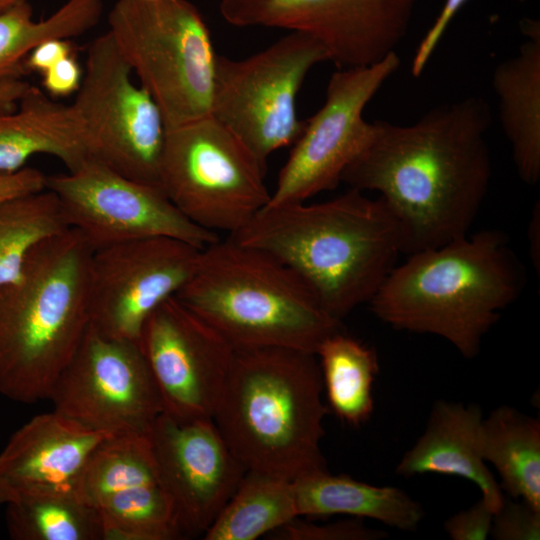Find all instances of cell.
Returning <instances> with one entry per match:
<instances>
[{
  "label": "cell",
  "mask_w": 540,
  "mask_h": 540,
  "mask_svg": "<svg viewBox=\"0 0 540 540\" xmlns=\"http://www.w3.org/2000/svg\"><path fill=\"white\" fill-rule=\"evenodd\" d=\"M490 124L478 97L438 106L408 125L371 122L341 182L379 194L398 223L403 254L439 247L469 234L487 195Z\"/></svg>",
  "instance_id": "cell-1"
},
{
  "label": "cell",
  "mask_w": 540,
  "mask_h": 540,
  "mask_svg": "<svg viewBox=\"0 0 540 540\" xmlns=\"http://www.w3.org/2000/svg\"><path fill=\"white\" fill-rule=\"evenodd\" d=\"M229 236L291 267L340 322L370 302L403 254L384 201L353 188L319 203L266 205Z\"/></svg>",
  "instance_id": "cell-2"
},
{
  "label": "cell",
  "mask_w": 540,
  "mask_h": 540,
  "mask_svg": "<svg viewBox=\"0 0 540 540\" xmlns=\"http://www.w3.org/2000/svg\"><path fill=\"white\" fill-rule=\"evenodd\" d=\"M524 281L504 233L484 230L407 255L369 303L393 328L441 337L472 359Z\"/></svg>",
  "instance_id": "cell-3"
},
{
  "label": "cell",
  "mask_w": 540,
  "mask_h": 540,
  "mask_svg": "<svg viewBox=\"0 0 540 540\" xmlns=\"http://www.w3.org/2000/svg\"><path fill=\"white\" fill-rule=\"evenodd\" d=\"M316 354L289 348L235 350L213 421L246 467L288 481L327 470Z\"/></svg>",
  "instance_id": "cell-4"
},
{
  "label": "cell",
  "mask_w": 540,
  "mask_h": 540,
  "mask_svg": "<svg viewBox=\"0 0 540 540\" xmlns=\"http://www.w3.org/2000/svg\"><path fill=\"white\" fill-rule=\"evenodd\" d=\"M93 251L69 228L36 246L20 275L0 286V393L48 400L89 326Z\"/></svg>",
  "instance_id": "cell-5"
},
{
  "label": "cell",
  "mask_w": 540,
  "mask_h": 540,
  "mask_svg": "<svg viewBox=\"0 0 540 540\" xmlns=\"http://www.w3.org/2000/svg\"><path fill=\"white\" fill-rule=\"evenodd\" d=\"M175 296L235 350L316 354L325 338L341 330L291 267L231 236L201 249L195 273Z\"/></svg>",
  "instance_id": "cell-6"
},
{
  "label": "cell",
  "mask_w": 540,
  "mask_h": 540,
  "mask_svg": "<svg viewBox=\"0 0 540 540\" xmlns=\"http://www.w3.org/2000/svg\"><path fill=\"white\" fill-rule=\"evenodd\" d=\"M108 25L125 61L161 111L166 129L211 115L217 53L188 0H117Z\"/></svg>",
  "instance_id": "cell-7"
},
{
  "label": "cell",
  "mask_w": 540,
  "mask_h": 540,
  "mask_svg": "<svg viewBox=\"0 0 540 540\" xmlns=\"http://www.w3.org/2000/svg\"><path fill=\"white\" fill-rule=\"evenodd\" d=\"M265 172L212 115L166 129L160 187L199 227L229 235L242 229L269 202Z\"/></svg>",
  "instance_id": "cell-8"
},
{
  "label": "cell",
  "mask_w": 540,
  "mask_h": 540,
  "mask_svg": "<svg viewBox=\"0 0 540 540\" xmlns=\"http://www.w3.org/2000/svg\"><path fill=\"white\" fill-rule=\"evenodd\" d=\"M324 61L322 44L296 31L245 59L217 55L211 115L266 168L273 152L300 136L297 95L308 72Z\"/></svg>",
  "instance_id": "cell-9"
},
{
  "label": "cell",
  "mask_w": 540,
  "mask_h": 540,
  "mask_svg": "<svg viewBox=\"0 0 540 540\" xmlns=\"http://www.w3.org/2000/svg\"><path fill=\"white\" fill-rule=\"evenodd\" d=\"M131 73L107 31L89 45L72 105L84 125L90 157L161 189L166 127L159 107L141 85L133 83Z\"/></svg>",
  "instance_id": "cell-10"
},
{
  "label": "cell",
  "mask_w": 540,
  "mask_h": 540,
  "mask_svg": "<svg viewBox=\"0 0 540 540\" xmlns=\"http://www.w3.org/2000/svg\"><path fill=\"white\" fill-rule=\"evenodd\" d=\"M46 189L92 251L149 237L203 249L220 238L186 218L159 187L127 178L93 157L65 174L47 176Z\"/></svg>",
  "instance_id": "cell-11"
},
{
  "label": "cell",
  "mask_w": 540,
  "mask_h": 540,
  "mask_svg": "<svg viewBox=\"0 0 540 540\" xmlns=\"http://www.w3.org/2000/svg\"><path fill=\"white\" fill-rule=\"evenodd\" d=\"M400 63L394 52L375 64L339 68L331 75L325 101L304 122L268 206L306 202L337 187L345 169L368 141L371 122L363 116L366 106Z\"/></svg>",
  "instance_id": "cell-12"
},
{
  "label": "cell",
  "mask_w": 540,
  "mask_h": 540,
  "mask_svg": "<svg viewBox=\"0 0 540 540\" xmlns=\"http://www.w3.org/2000/svg\"><path fill=\"white\" fill-rule=\"evenodd\" d=\"M48 400L60 414L111 435L148 434L163 413L139 343L107 337L91 326Z\"/></svg>",
  "instance_id": "cell-13"
},
{
  "label": "cell",
  "mask_w": 540,
  "mask_h": 540,
  "mask_svg": "<svg viewBox=\"0 0 540 540\" xmlns=\"http://www.w3.org/2000/svg\"><path fill=\"white\" fill-rule=\"evenodd\" d=\"M420 0H222L237 27H268L318 40L339 68L375 64L396 52Z\"/></svg>",
  "instance_id": "cell-14"
},
{
  "label": "cell",
  "mask_w": 540,
  "mask_h": 540,
  "mask_svg": "<svg viewBox=\"0 0 540 540\" xmlns=\"http://www.w3.org/2000/svg\"><path fill=\"white\" fill-rule=\"evenodd\" d=\"M201 249L176 238L149 237L93 251L89 326L138 342L151 313L196 271Z\"/></svg>",
  "instance_id": "cell-15"
},
{
  "label": "cell",
  "mask_w": 540,
  "mask_h": 540,
  "mask_svg": "<svg viewBox=\"0 0 540 540\" xmlns=\"http://www.w3.org/2000/svg\"><path fill=\"white\" fill-rule=\"evenodd\" d=\"M163 412L181 422L212 419L235 349L176 296L146 320L139 341Z\"/></svg>",
  "instance_id": "cell-16"
},
{
  "label": "cell",
  "mask_w": 540,
  "mask_h": 540,
  "mask_svg": "<svg viewBox=\"0 0 540 540\" xmlns=\"http://www.w3.org/2000/svg\"><path fill=\"white\" fill-rule=\"evenodd\" d=\"M148 437L184 538L204 535L237 489L246 467L213 419L181 422L163 412Z\"/></svg>",
  "instance_id": "cell-17"
},
{
  "label": "cell",
  "mask_w": 540,
  "mask_h": 540,
  "mask_svg": "<svg viewBox=\"0 0 540 540\" xmlns=\"http://www.w3.org/2000/svg\"><path fill=\"white\" fill-rule=\"evenodd\" d=\"M109 436L55 410L35 415L0 452V477L16 488L75 489L90 456Z\"/></svg>",
  "instance_id": "cell-18"
},
{
  "label": "cell",
  "mask_w": 540,
  "mask_h": 540,
  "mask_svg": "<svg viewBox=\"0 0 540 540\" xmlns=\"http://www.w3.org/2000/svg\"><path fill=\"white\" fill-rule=\"evenodd\" d=\"M482 420L477 405L437 401L423 434L403 455L396 473L405 477L431 473L464 478L479 488L496 512L505 497L481 455Z\"/></svg>",
  "instance_id": "cell-19"
},
{
  "label": "cell",
  "mask_w": 540,
  "mask_h": 540,
  "mask_svg": "<svg viewBox=\"0 0 540 540\" xmlns=\"http://www.w3.org/2000/svg\"><path fill=\"white\" fill-rule=\"evenodd\" d=\"M37 154L58 158L68 170L90 157L84 125L73 105L31 85L14 110L0 112V171H17Z\"/></svg>",
  "instance_id": "cell-20"
},
{
  "label": "cell",
  "mask_w": 540,
  "mask_h": 540,
  "mask_svg": "<svg viewBox=\"0 0 540 540\" xmlns=\"http://www.w3.org/2000/svg\"><path fill=\"white\" fill-rule=\"evenodd\" d=\"M526 37L512 58L498 64L492 86L498 98L499 119L521 180L540 179V26L526 20Z\"/></svg>",
  "instance_id": "cell-21"
},
{
  "label": "cell",
  "mask_w": 540,
  "mask_h": 540,
  "mask_svg": "<svg viewBox=\"0 0 540 540\" xmlns=\"http://www.w3.org/2000/svg\"><path fill=\"white\" fill-rule=\"evenodd\" d=\"M292 483L299 517L348 515L411 531L424 516L422 506L397 487L371 485L347 475H332L328 470Z\"/></svg>",
  "instance_id": "cell-22"
},
{
  "label": "cell",
  "mask_w": 540,
  "mask_h": 540,
  "mask_svg": "<svg viewBox=\"0 0 540 540\" xmlns=\"http://www.w3.org/2000/svg\"><path fill=\"white\" fill-rule=\"evenodd\" d=\"M483 460L492 464L502 491L540 510V422L509 406L483 417L480 429Z\"/></svg>",
  "instance_id": "cell-23"
},
{
  "label": "cell",
  "mask_w": 540,
  "mask_h": 540,
  "mask_svg": "<svg viewBox=\"0 0 540 540\" xmlns=\"http://www.w3.org/2000/svg\"><path fill=\"white\" fill-rule=\"evenodd\" d=\"M7 504L6 524L16 540H103L98 511L75 489L16 488Z\"/></svg>",
  "instance_id": "cell-24"
},
{
  "label": "cell",
  "mask_w": 540,
  "mask_h": 540,
  "mask_svg": "<svg viewBox=\"0 0 540 540\" xmlns=\"http://www.w3.org/2000/svg\"><path fill=\"white\" fill-rule=\"evenodd\" d=\"M316 357L330 412L353 427L366 423L374 410L376 351L339 330L323 340Z\"/></svg>",
  "instance_id": "cell-25"
},
{
  "label": "cell",
  "mask_w": 540,
  "mask_h": 540,
  "mask_svg": "<svg viewBox=\"0 0 540 540\" xmlns=\"http://www.w3.org/2000/svg\"><path fill=\"white\" fill-rule=\"evenodd\" d=\"M297 517L292 481L247 470L203 536L205 540H256Z\"/></svg>",
  "instance_id": "cell-26"
},
{
  "label": "cell",
  "mask_w": 540,
  "mask_h": 540,
  "mask_svg": "<svg viewBox=\"0 0 540 540\" xmlns=\"http://www.w3.org/2000/svg\"><path fill=\"white\" fill-rule=\"evenodd\" d=\"M103 0H67L44 20L32 18L28 1L0 13V82L20 79L27 71L25 60L41 42L79 36L99 21Z\"/></svg>",
  "instance_id": "cell-27"
},
{
  "label": "cell",
  "mask_w": 540,
  "mask_h": 540,
  "mask_svg": "<svg viewBox=\"0 0 540 540\" xmlns=\"http://www.w3.org/2000/svg\"><path fill=\"white\" fill-rule=\"evenodd\" d=\"M56 195L48 190L0 203V286L15 280L32 250L67 229Z\"/></svg>",
  "instance_id": "cell-28"
},
{
  "label": "cell",
  "mask_w": 540,
  "mask_h": 540,
  "mask_svg": "<svg viewBox=\"0 0 540 540\" xmlns=\"http://www.w3.org/2000/svg\"><path fill=\"white\" fill-rule=\"evenodd\" d=\"M156 481L161 480L148 434L112 435L90 456L75 491L95 508L113 493Z\"/></svg>",
  "instance_id": "cell-29"
},
{
  "label": "cell",
  "mask_w": 540,
  "mask_h": 540,
  "mask_svg": "<svg viewBox=\"0 0 540 540\" xmlns=\"http://www.w3.org/2000/svg\"><path fill=\"white\" fill-rule=\"evenodd\" d=\"M103 540H177L184 535L161 481L133 486L101 500Z\"/></svg>",
  "instance_id": "cell-30"
},
{
  "label": "cell",
  "mask_w": 540,
  "mask_h": 540,
  "mask_svg": "<svg viewBox=\"0 0 540 540\" xmlns=\"http://www.w3.org/2000/svg\"><path fill=\"white\" fill-rule=\"evenodd\" d=\"M386 535L357 518L318 525L297 517L267 536L276 540H378Z\"/></svg>",
  "instance_id": "cell-31"
},
{
  "label": "cell",
  "mask_w": 540,
  "mask_h": 540,
  "mask_svg": "<svg viewBox=\"0 0 540 540\" xmlns=\"http://www.w3.org/2000/svg\"><path fill=\"white\" fill-rule=\"evenodd\" d=\"M490 536L495 540H539L540 510L522 500L504 499L494 513Z\"/></svg>",
  "instance_id": "cell-32"
},
{
  "label": "cell",
  "mask_w": 540,
  "mask_h": 540,
  "mask_svg": "<svg viewBox=\"0 0 540 540\" xmlns=\"http://www.w3.org/2000/svg\"><path fill=\"white\" fill-rule=\"evenodd\" d=\"M494 509L483 498L468 509L449 517L444 530L453 540H485L490 536Z\"/></svg>",
  "instance_id": "cell-33"
},
{
  "label": "cell",
  "mask_w": 540,
  "mask_h": 540,
  "mask_svg": "<svg viewBox=\"0 0 540 540\" xmlns=\"http://www.w3.org/2000/svg\"><path fill=\"white\" fill-rule=\"evenodd\" d=\"M467 1L445 0L438 16L416 49L411 66V72L414 77L421 75L451 21Z\"/></svg>",
  "instance_id": "cell-34"
},
{
  "label": "cell",
  "mask_w": 540,
  "mask_h": 540,
  "mask_svg": "<svg viewBox=\"0 0 540 540\" xmlns=\"http://www.w3.org/2000/svg\"><path fill=\"white\" fill-rule=\"evenodd\" d=\"M41 76L42 85L48 95L66 97L78 91L83 73L74 54L62 59Z\"/></svg>",
  "instance_id": "cell-35"
},
{
  "label": "cell",
  "mask_w": 540,
  "mask_h": 540,
  "mask_svg": "<svg viewBox=\"0 0 540 540\" xmlns=\"http://www.w3.org/2000/svg\"><path fill=\"white\" fill-rule=\"evenodd\" d=\"M47 176L32 167L13 172L0 171V203L46 189Z\"/></svg>",
  "instance_id": "cell-36"
},
{
  "label": "cell",
  "mask_w": 540,
  "mask_h": 540,
  "mask_svg": "<svg viewBox=\"0 0 540 540\" xmlns=\"http://www.w3.org/2000/svg\"><path fill=\"white\" fill-rule=\"evenodd\" d=\"M74 54V47L68 39H49L38 44L28 54L25 69L27 73L42 75L62 59Z\"/></svg>",
  "instance_id": "cell-37"
},
{
  "label": "cell",
  "mask_w": 540,
  "mask_h": 540,
  "mask_svg": "<svg viewBox=\"0 0 540 540\" xmlns=\"http://www.w3.org/2000/svg\"><path fill=\"white\" fill-rule=\"evenodd\" d=\"M31 86L20 79H9L0 82V112H9L16 108L21 97Z\"/></svg>",
  "instance_id": "cell-38"
},
{
  "label": "cell",
  "mask_w": 540,
  "mask_h": 540,
  "mask_svg": "<svg viewBox=\"0 0 540 540\" xmlns=\"http://www.w3.org/2000/svg\"><path fill=\"white\" fill-rule=\"evenodd\" d=\"M539 230V205L535 207L530 225H529V240H530V253L534 265L536 262L539 264V253L536 249V232ZM540 261V260H539Z\"/></svg>",
  "instance_id": "cell-39"
},
{
  "label": "cell",
  "mask_w": 540,
  "mask_h": 540,
  "mask_svg": "<svg viewBox=\"0 0 540 540\" xmlns=\"http://www.w3.org/2000/svg\"><path fill=\"white\" fill-rule=\"evenodd\" d=\"M16 487L0 477V505L8 504L16 495Z\"/></svg>",
  "instance_id": "cell-40"
},
{
  "label": "cell",
  "mask_w": 540,
  "mask_h": 540,
  "mask_svg": "<svg viewBox=\"0 0 540 540\" xmlns=\"http://www.w3.org/2000/svg\"><path fill=\"white\" fill-rule=\"evenodd\" d=\"M24 1L27 0H0V13Z\"/></svg>",
  "instance_id": "cell-41"
}]
</instances>
